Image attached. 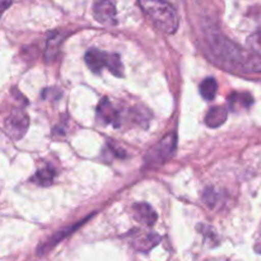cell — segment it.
Returning <instances> with one entry per match:
<instances>
[{
    "mask_svg": "<svg viewBox=\"0 0 261 261\" xmlns=\"http://www.w3.org/2000/svg\"><path fill=\"white\" fill-rule=\"evenodd\" d=\"M208 43L214 58L226 68L242 73H261V56L251 50H244L221 33H212Z\"/></svg>",
    "mask_w": 261,
    "mask_h": 261,
    "instance_id": "1",
    "label": "cell"
},
{
    "mask_svg": "<svg viewBox=\"0 0 261 261\" xmlns=\"http://www.w3.org/2000/svg\"><path fill=\"white\" fill-rule=\"evenodd\" d=\"M139 5L153 24L163 33L172 35L177 31L180 18L167 0H139Z\"/></svg>",
    "mask_w": 261,
    "mask_h": 261,
    "instance_id": "2",
    "label": "cell"
},
{
    "mask_svg": "<svg viewBox=\"0 0 261 261\" xmlns=\"http://www.w3.org/2000/svg\"><path fill=\"white\" fill-rule=\"evenodd\" d=\"M86 64L93 73H99L103 68H107L115 76L124 75V66L121 58L117 54H107L97 48H91L86 54Z\"/></svg>",
    "mask_w": 261,
    "mask_h": 261,
    "instance_id": "3",
    "label": "cell"
},
{
    "mask_svg": "<svg viewBox=\"0 0 261 261\" xmlns=\"http://www.w3.org/2000/svg\"><path fill=\"white\" fill-rule=\"evenodd\" d=\"M176 143H177V137L175 133L167 134L154 147L148 150L147 155H145V163L148 166H157L165 163L175 152Z\"/></svg>",
    "mask_w": 261,
    "mask_h": 261,
    "instance_id": "4",
    "label": "cell"
},
{
    "mask_svg": "<svg viewBox=\"0 0 261 261\" xmlns=\"http://www.w3.org/2000/svg\"><path fill=\"white\" fill-rule=\"evenodd\" d=\"M28 125H30V119L27 114L20 109H14L10 111L9 116L5 120V130L14 139H20L24 137L25 132L28 130Z\"/></svg>",
    "mask_w": 261,
    "mask_h": 261,
    "instance_id": "5",
    "label": "cell"
},
{
    "mask_svg": "<svg viewBox=\"0 0 261 261\" xmlns=\"http://www.w3.org/2000/svg\"><path fill=\"white\" fill-rule=\"evenodd\" d=\"M93 15L97 22L105 25H115L117 23L116 8L110 0H98L93 7Z\"/></svg>",
    "mask_w": 261,
    "mask_h": 261,
    "instance_id": "6",
    "label": "cell"
},
{
    "mask_svg": "<svg viewBox=\"0 0 261 261\" xmlns=\"http://www.w3.org/2000/svg\"><path fill=\"white\" fill-rule=\"evenodd\" d=\"M161 239L158 234L153 233V232H144L140 231L137 234H134L133 237L132 245L138 250V251L142 252H148L149 250H152L153 247L157 246L160 244Z\"/></svg>",
    "mask_w": 261,
    "mask_h": 261,
    "instance_id": "7",
    "label": "cell"
},
{
    "mask_svg": "<svg viewBox=\"0 0 261 261\" xmlns=\"http://www.w3.org/2000/svg\"><path fill=\"white\" fill-rule=\"evenodd\" d=\"M97 116L105 124H111L115 127L120 125L119 111L112 106V103L107 98H103L99 102L98 107H97Z\"/></svg>",
    "mask_w": 261,
    "mask_h": 261,
    "instance_id": "8",
    "label": "cell"
},
{
    "mask_svg": "<svg viewBox=\"0 0 261 261\" xmlns=\"http://www.w3.org/2000/svg\"><path fill=\"white\" fill-rule=\"evenodd\" d=\"M133 214L134 218L145 226H153L157 222L158 216L154 209L147 203H138L133 206Z\"/></svg>",
    "mask_w": 261,
    "mask_h": 261,
    "instance_id": "9",
    "label": "cell"
},
{
    "mask_svg": "<svg viewBox=\"0 0 261 261\" xmlns=\"http://www.w3.org/2000/svg\"><path fill=\"white\" fill-rule=\"evenodd\" d=\"M84 222H86V219H84V221H82V222H79V224H75V226H73V227H68V228L61 229V231L56 232V233L54 234V236L51 237V239H48L47 241L45 242V244H42L40 247H38V249H37V254L43 255V254H46V252H47V251H50V250L53 249V247L55 246V245H58L59 242L61 241V240L65 239L66 236H69V234H70L71 232L75 231V229L78 228L79 226H82V224H83Z\"/></svg>",
    "mask_w": 261,
    "mask_h": 261,
    "instance_id": "10",
    "label": "cell"
},
{
    "mask_svg": "<svg viewBox=\"0 0 261 261\" xmlns=\"http://www.w3.org/2000/svg\"><path fill=\"white\" fill-rule=\"evenodd\" d=\"M228 111L224 106H214L209 109L208 114L205 116V124L209 127H219L227 121Z\"/></svg>",
    "mask_w": 261,
    "mask_h": 261,
    "instance_id": "11",
    "label": "cell"
},
{
    "mask_svg": "<svg viewBox=\"0 0 261 261\" xmlns=\"http://www.w3.org/2000/svg\"><path fill=\"white\" fill-rule=\"evenodd\" d=\"M63 36L60 33H53L50 37L47 38V43H46V51H45V59L46 61H51L58 56L59 50H60V45L63 42Z\"/></svg>",
    "mask_w": 261,
    "mask_h": 261,
    "instance_id": "12",
    "label": "cell"
},
{
    "mask_svg": "<svg viewBox=\"0 0 261 261\" xmlns=\"http://www.w3.org/2000/svg\"><path fill=\"white\" fill-rule=\"evenodd\" d=\"M228 102L231 109L237 110V109H249L252 105L254 99H252L251 94L249 93H232L228 97Z\"/></svg>",
    "mask_w": 261,
    "mask_h": 261,
    "instance_id": "13",
    "label": "cell"
},
{
    "mask_svg": "<svg viewBox=\"0 0 261 261\" xmlns=\"http://www.w3.org/2000/svg\"><path fill=\"white\" fill-rule=\"evenodd\" d=\"M217 89H218V84H217L214 78H206L204 79L203 83L200 84V93L204 99L206 101H212L214 99L217 94Z\"/></svg>",
    "mask_w": 261,
    "mask_h": 261,
    "instance_id": "14",
    "label": "cell"
},
{
    "mask_svg": "<svg viewBox=\"0 0 261 261\" xmlns=\"http://www.w3.org/2000/svg\"><path fill=\"white\" fill-rule=\"evenodd\" d=\"M54 177H55V171L51 167H45L42 170L37 171L32 180L41 186H48L53 184Z\"/></svg>",
    "mask_w": 261,
    "mask_h": 261,
    "instance_id": "15",
    "label": "cell"
},
{
    "mask_svg": "<svg viewBox=\"0 0 261 261\" xmlns=\"http://www.w3.org/2000/svg\"><path fill=\"white\" fill-rule=\"evenodd\" d=\"M204 200L206 201V204H208L209 206L214 205V203H216L217 200L216 193H214L213 190H206L205 193H204Z\"/></svg>",
    "mask_w": 261,
    "mask_h": 261,
    "instance_id": "16",
    "label": "cell"
},
{
    "mask_svg": "<svg viewBox=\"0 0 261 261\" xmlns=\"http://www.w3.org/2000/svg\"><path fill=\"white\" fill-rule=\"evenodd\" d=\"M12 2L13 0H0V17H2L3 13H4L5 10L10 7Z\"/></svg>",
    "mask_w": 261,
    "mask_h": 261,
    "instance_id": "17",
    "label": "cell"
},
{
    "mask_svg": "<svg viewBox=\"0 0 261 261\" xmlns=\"http://www.w3.org/2000/svg\"><path fill=\"white\" fill-rule=\"evenodd\" d=\"M255 251H256L257 254H261V229H260L259 237H257L256 240V244H255Z\"/></svg>",
    "mask_w": 261,
    "mask_h": 261,
    "instance_id": "18",
    "label": "cell"
}]
</instances>
